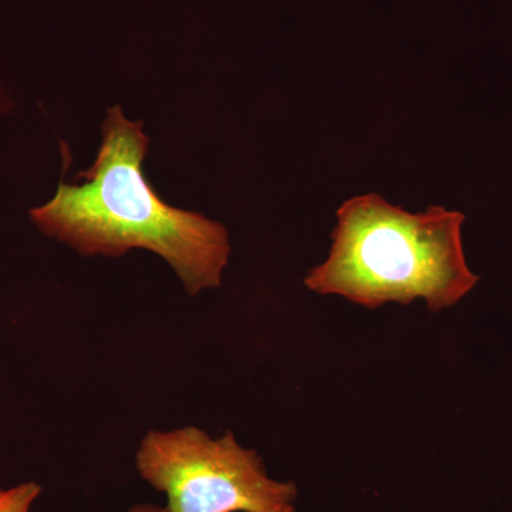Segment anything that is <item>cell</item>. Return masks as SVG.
Segmentation results:
<instances>
[{
	"label": "cell",
	"mask_w": 512,
	"mask_h": 512,
	"mask_svg": "<svg viewBox=\"0 0 512 512\" xmlns=\"http://www.w3.org/2000/svg\"><path fill=\"white\" fill-rule=\"evenodd\" d=\"M136 468L167 495L168 512H279L298 497L295 484L269 477L259 454L231 431L215 440L192 426L148 431Z\"/></svg>",
	"instance_id": "3"
},
{
	"label": "cell",
	"mask_w": 512,
	"mask_h": 512,
	"mask_svg": "<svg viewBox=\"0 0 512 512\" xmlns=\"http://www.w3.org/2000/svg\"><path fill=\"white\" fill-rule=\"evenodd\" d=\"M127 512H168L165 507H158V505L154 504H138L134 505L133 508H130Z\"/></svg>",
	"instance_id": "5"
},
{
	"label": "cell",
	"mask_w": 512,
	"mask_h": 512,
	"mask_svg": "<svg viewBox=\"0 0 512 512\" xmlns=\"http://www.w3.org/2000/svg\"><path fill=\"white\" fill-rule=\"evenodd\" d=\"M0 491H2V490H0Z\"/></svg>",
	"instance_id": "7"
},
{
	"label": "cell",
	"mask_w": 512,
	"mask_h": 512,
	"mask_svg": "<svg viewBox=\"0 0 512 512\" xmlns=\"http://www.w3.org/2000/svg\"><path fill=\"white\" fill-rule=\"evenodd\" d=\"M279 512H296L295 507L293 505H289V507L284 508V510H281Z\"/></svg>",
	"instance_id": "6"
},
{
	"label": "cell",
	"mask_w": 512,
	"mask_h": 512,
	"mask_svg": "<svg viewBox=\"0 0 512 512\" xmlns=\"http://www.w3.org/2000/svg\"><path fill=\"white\" fill-rule=\"evenodd\" d=\"M42 493L39 484L28 481L0 491V512H30L37 497Z\"/></svg>",
	"instance_id": "4"
},
{
	"label": "cell",
	"mask_w": 512,
	"mask_h": 512,
	"mask_svg": "<svg viewBox=\"0 0 512 512\" xmlns=\"http://www.w3.org/2000/svg\"><path fill=\"white\" fill-rule=\"evenodd\" d=\"M101 134L92 167L76 175L82 183L62 181L52 200L30 210L33 224L84 256L154 252L191 296L218 288L231 254L228 229L161 200L143 171L150 144L143 121L126 119L117 104Z\"/></svg>",
	"instance_id": "1"
},
{
	"label": "cell",
	"mask_w": 512,
	"mask_h": 512,
	"mask_svg": "<svg viewBox=\"0 0 512 512\" xmlns=\"http://www.w3.org/2000/svg\"><path fill=\"white\" fill-rule=\"evenodd\" d=\"M328 259L305 278L319 295H338L376 309L424 299L431 312L450 308L480 278L467 266L461 212L430 205L412 214L377 194L340 205Z\"/></svg>",
	"instance_id": "2"
}]
</instances>
